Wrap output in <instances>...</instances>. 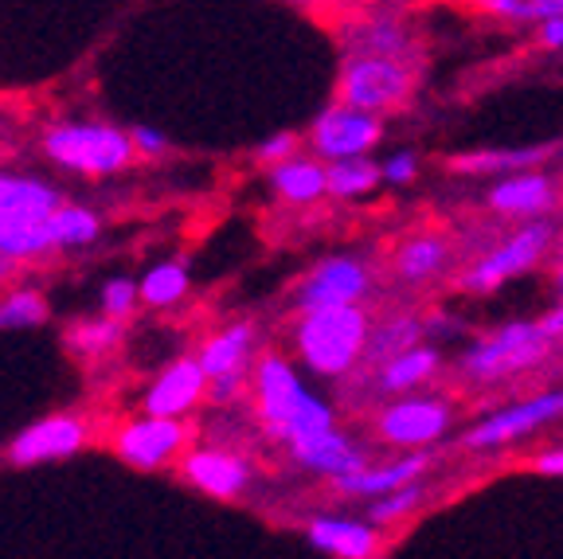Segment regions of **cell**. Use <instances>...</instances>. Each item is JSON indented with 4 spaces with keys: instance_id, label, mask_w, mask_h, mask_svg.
<instances>
[{
    "instance_id": "cell-19",
    "label": "cell",
    "mask_w": 563,
    "mask_h": 559,
    "mask_svg": "<svg viewBox=\"0 0 563 559\" xmlns=\"http://www.w3.org/2000/svg\"><path fill=\"white\" fill-rule=\"evenodd\" d=\"M555 204V184L548 173L537 168H512L501 173V180L489 188V208L501 211V216H544Z\"/></svg>"
},
{
    "instance_id": "cell-13",
    "label": "cell",
    "mask_w": 563,
    "mask_h": 559,
    "mask_svg": "<svg viewBox=\"0 0 563 559\" xmlns=\"http://www.w3.org/2000/svg\"><path fill=\"white\" fill-rule=\"evenodd\" d=\"M90 438V427L79 415H47V419L24 427L9 446V458L16 465H44L59 458L79 454Z\"/></svg>"
},
{
    "instance_id": "cell-1",
    "label": "cell",
    "mask_w": 563,
    "mask_h": 559,
    "mask_svg": "<svg viewBox=\"0 0 563 559\" xmlns=\"http://www.w3.org/2000/svg\"><path fill=\"white\" fill-rule=\"evenodd\" d=\"M419 44L411 28L391 4L352 12V28L344 35V63L336 79V102L361 106L372 114H391L415 95L419 83Z\"/></svg>"
},
{
    "instance_id": "cell-10",
    "label": "cell",
    "mask_w": 563,
    "mask_h": 559,
    "mask_svg": "<svg viewBox=\"0 0 563 559\" xmlns=\"http://www.w3.org/2000/svg\"><path fill=\"white\" fill-rule=\"evenodd\" d=\"M560 419H563L560 387H555V392H537V395H528V399L509 403L501 412L485 415L482 423H474V427L462 435V446H470V450H497V446H509L525 435H537V430L552 427V423H560Z\"/></svg>"
},
{
    "instance_id": "cell-20",
    "label": "cell",
    "mask_w": 563,
    "mask_h": 559,
    "mask_svg": "<svg viewBox=\"0 0 563 559\" xmlns=\"http://www.w3.org/2000/svg\"><path fill=\"white\" fill-rule=\"evenodd\" d=\"M290 458L309 473H325L329 481L333 478H344V473H356L368 465V454H364L361 446L352 442L349 435L341 430H325V435L309 438V442H298L290 446Z\"/></svg>"
},
{
    "instance_id": "cell-27",
    "label": "cell",
    "mask_w": 563,
    "mask_h": 559,
    "mask_svg": "<svg viewBox=\"0 0 563 559\" xmlns=\"http://www.w3.org/2000/svg\"><path fill=\"white\" fill-rule=\"evenodd\" d=\"M137 289H141V302H145V306H153V309L176 306V302L188 294V266L176 263V259L173 263H157L145 278L137 282Z\"/></svg>"
},
{
    "instance_id": "cell-30",
    "label": "cell",
    "mask_w": 563,
    "mask_h": 559,
    "mask_svg": "<svg viewBox=\"0 0 563 559\" xmlns=\"http://www.w3.org/2000/svg\"><path fill=\"white\" fill-rule=\"evenodd\" d=\"M47 321V302L40 289H9L0 297V329H35Z\"/></svg>"
},
{
    "instance_id": "cell-33",
    "label": "cell",
    "mask_w": 563,
    "mask_h": 559,
    "mask_svg": "<svg viewBox=\"0 0 563 559\" xmlns=\"http://www.w3.org/2000/svg\"><path fill=\"white\" fill-rule=\"evenodd\" d=\"M141 302V289L137 282L130 278H110L102 286V314L106 317H118V321H130L133 306Z\"/></svg>"
},
{
    "instance_id": "cell-34",
    "label": "cell",
    "mask_w": 563,
    "mask_h": 559,
    "mask_svg": "<svg viewBox=\"0 0 563 559\" xmlns=\"http://www.w3.org/2000/svg\"><path fill=\"white\" fill-rule=\"evenodd\" d=\"M415 173H419V157H415V153H391V157L379 165L384 184H407V180H415Z\"/></svg>"
},
{
    "instance_id": "cell-26",
    "label": "cell",
    "mask_w": 563,
    "mask_h": 559,
    "mask_svg": "<svg viewBox=\"0 0 563 559\" xmlns=\"http://www.w3.org/2000/svg\"><path fill=\"white\" fill-rule=\"evenodd\" d=\"M548 157V149H482V153H462L450 157L454 173H512V168H528Z\"/></svg>"
},
{
    "instance_id": "cell-3",
    "label": "cell",
    "mask_w": 563,
    "mask_h": 559,
    "mask_svg": "<svg viewBox=\"0 0 563 559\" xmlns=\"http://www.w3.org/2000/svg\"><path fill=\"white\" fill-rule=\"evenodd\" d=\"M372 321L361 309V302H344V306H313L301 309L298 329H294V349L298 360L313 376H349L368 352Z\"/></svg>"
},
{
    "instance_id": "cell-11",
    "label": "cell",
    "mask_w": 563,
    "mask_h": 559,
    "mask_svg": "<svg viewBox=\"0 0 563 559\" xmlns=\"http://www.w3.org/2000/svg\"><path fill=\"white\" fill-rule=\"evenodd\" d=\"M208 372V395L216 403H231L243 395L246 372L255 368V325L235 321L228 329L211 332L203 341L200 357H196Z\"/></svg>"
},
{
    "instance_id": "cell-22",
    "label": "cell",
    "mask_w": 563,
    "mask_h": 559,
    "mask_svg": "<svg viewBox=\"0 0 563 559\" xmlns=\"http://www.w3.org/2000/svg\"><path fill=\"white\" fill-rule=\"evenodd\" d=\"M439 364H442L439 349H431V344H422V341L411 344V349L384 360V368H379V392H387V395L415 392V387H422L439 372Z\"/></svg>"
},
{
    "instance_id": "cell-16",
    "label": "cell",
    "mask_w": 563,
    "mask_h": 559,
    "mask_svg": "<svg viewBox=\"0 0 563 559\" xmlns=\"http://www.w3.org/2000/svg\"><path fill=\"white\" fill-rule=\"evenodd\" d=\"M203 395H208V372H203V364L196 357H185V360H173L153 380L141 407L150 415H176V419H185L188 412H196V403Z\"/></svg>"
},
{
    "instance_id": "cell-6",
    "label": "cell",
    "mask_w": 563,
    "mask_h": 559,
    "mask_svg": "<svg viewBox=\"0 0 563 559\" xmlns=\"http://www.w3.org/2000/svg\"><path fill=\"white\" fill-rule=\"evenodd\" d=\"M552 332L540 321H512L505 329L489 332L474 349L462 357V372L474 384H497V380L520 376L528 368H537L540 360L552 352Z\"/></svg>"
},
{
    "instance_id": "cell-25",
    "label": "cell",
    "mask_w": 563,
    "mask_h": 559,
    "mask_svg": "<svg viewBox=\"0 0 563 559\" xmlns=\"http://www.w3.org/2000/svg\"><path fill=\"white\" fill-rule=\"evenodd\" d=\"M325 173H329V196H336V200H361V196H368L376 184H384L379 165L368 157L329 161Z\"/></svg>"
},
{
    "instance_id": "cell-41",
    "label": "cell",
    "mask_w": 563,
    "mask_h": 559,
    "mask_svg": "<svg viewBox=\"0 0 563 559\" xmlns=\"http://www.w3.org/2000/svg\"><path fill=\"white\" fill-rule=\"evenodd\" d=\"M555 278H560V286H563V263H560V271H555Z\"/></svg>"
},
{
    "instance_id": "cell-29",
    "label": "cell",
    "mask_w": 563,
    "mask_h": 559,
    "mask_svg": "<svg viewBox=\"0 0 563 559\" xmlns=\"http://www.w3.org/2000/svg\"><path fill=\"white\" fill-rule=\"evenodd\" d=\"M122 341V321L118 317H98V321H79L67 332V344L75 357H102Z\"/></svg>"
},
{
    "instance_id": "cell-8",
    "label": "cell",
    "mask_w": 563,
    "mask_h": 559,
    "mask_svg": "<svg viewBox=\"0 0 563 559\" xmlns=\"http://www.w3.org/2000/svg\"><path fill=\"white\" fill-rule=\"evenodd\" d=\"M192 446V427L176 415H141L118 427L114 454L133 470H165Z\"/></svg>"
},
{
    "instance_id": "cell-37",
    "label": "cell",
    "mask_w": 563,
    "mask_h": 559,
    "mask_svg": "<svg viewBox=\"0 0 563 559\" xmlns=\"http://www.w3.org/2000/svg\"><path fill=\"white\" fill-rule=\"evenodd\" d=\"M537 44L548 52H563V17H548L537 24Z\"/></svg>"
},
{
    "instance_id": "cell-12",
    "label": "cell",
    "mask_w": 563,
    "mask_h": 559,
    "mask_svg": "<svg viewBox=\"0 0 563 559\" xmlns=\"http://www.w3.org/2000/svg\"><path fill=\"white\" fill-rule=\"evenodd\" d=\"M384 138V118L361 110V106L336 102L321 110L309 130V145L321 161H344V157H368Z\"/></svg>"
},
{
    "instance_id": "cell-5",
    "label": "cell",
    "mask_w": 563,
    "mask_h": 559,
    "mask_svg": "<svg viewBox=\"0 0 563 559\" xmlns=\"http://www.w3.org/2000/svg\"><path fill=\"white\" fill-rule=\"evenodd\" d=\"M44 153L67 173L114 176L125 173L137 157L133 138L106 122H59L44 133Z\"/></svg>"
},
{
    "instance_id": "cell-23",
    "label": "cell",
    "mask_w": 563,
    "mask_h": 559,
    "mask_svg": "<svg viewBox=\"0 0 563 559\" xmlns=\"http://www.w3.org/2000/svg\"><path fill=\"white\" fill-rule=\"evenodd\" d=\"M457 4L505 28H532L548 17H563V0H457Z\"/></svg>"
},
{
    "instance_id": "cell-4",
    "label": "cell",
    "mask_w": 563,
    "mask_h": 559,
    "mask_svg": "<svg viewBox=\"0 0 563 559\" xmlns=\"http://www.w3.org/2000/svg\"><path fill=\"white\" fill-rule=\"evenodd\" d=\"M63 204L59 188L40 176L0 173V254L16 263L55 251L47 219Z\"/></svg>"
},
{
    "instance_id": "cell-18",
    "label": "cell",
    "mask_w": 563,
    "mask_h": 559,
    "mask_svg": "<svg viewBox=\"0 0 563 559\" xmlns=\"http://www.w3.org/2000/svg\"><path fill=\"white\" fill-rule=\"evenodd\" d=\"M431 470V454L427 450H407L404 458L384 465H364L356 473H344V478H333V490L341 497H379V493H391L399 485H411V481H422V473Z\"/></svg>"
},
{
    "instance_id": "cell-35",
    "label": "cell",
    "mask_w": 563,
    "mask_h": 559,
    "mask_svg": "<svg viewBox=\"0 0 563 559\" xmlns=\"http://www.w3.org/2000/svg\"><path fill=\"white\" fill-rule=\"evenodd\" d=\"M298 153V138L294 133H274L271 141H263V145L255 149V157L263 161V165H278V161L294 157Z\"/></svg>"
},
{
    "instance_id": "cell-17",
    "label": "cell",
    "mask_w": 563,
    "mask_h": 559,
    "mask_svg": "<svg viewBox=\"0 0 563 559\" xmlns=\"http://www.w3.org/2000/svg\"><path fill=\"white\" fill-rule=\"evenodd\" d=\"M306 540L317 551L336 559H372L384 551L379 544V525L356 520V516H313L306 525Z\"/></svg>"
},
{
    "instance_id": "cell-14",
    "label": "cell",
    "mask_w": 563,
    "mask_h": 559,
    "mask_svg": "<svg viewBox=\"0 0 563 559\" xmlns=\"http://www.w3.org/2000/svg\"><path fill=\"white\" fill-rule=\"evenodd\" d=\"M372 286V274L361 259L352 254H333L325 263H317L306 278L298 282V309L313 306H344V302H361Z\"/></svg>"
},
{
    "instance_id": "cell-9",
    "label": "cell",
    "mask_w": 563,
    "mask_h": 559,
    "mask_svg": "<svg viewBox=\"0 0 563 559\" xmlns=\"http://www.w3.org/2000/svg\"><path fill=\"white\" fill-rule=\"evenodd\" d=\"M454 423V407L434 395H411L404 392L396 403H387L376 419V435L384 446H399V450H427L439 442Z\"/></svg>"
},
{
    "instance_id": "cell-32",
    "label": "cell",
    "mask_w": 563,
    "mask_h": 559,
    "mask_svg": "<svg viewBox=\"0 0 563 559\" xmlns=\"http://www.w3.org/2000/svg\"><path fill=\"white\" fill-rule=\"evenodd\" d=\"M422 501V481H411V485H399L391 493H379L372 497V508H368V520L372 525H399L404 516L415 513V505Z\"/></svg>"
},
{
    "instance_id": "cell-39",
    "label": "cell",
    "mask_w": 563,
    "mask_h": 559,
    "mask_svg": "<svg viewBox=\"0 0 563 559\" xmlns=\"http://www.w3.org/2000/svg\"><path fill=\"white\" fill-rule=\"evenodd\" d=\"M532 470L544 473V478H563V446H552V450L532 458Z\"/></svg>"
},
{
    "instance_id": "cell-21",
    "label": "cell",
    "mask_w": 563,
    "mask_h": 559,
    "mask_svg": "<svg viewBox=\"0 0 563 559\" xmlns=\"http://www.w3.org/2000/svg\"><path fill=\"white\" fill-rule=\"evenodd\" d=\"M271 188L286 204H317L321 196H329V173L325 161L317 157H286L278 165H271Z\"/></svg>"
},
{
    "instance_id": "cell-7",
    "label": "cell",
    "mask_w": 563,
    "mask_h": 559,
    "mask_svg": "<svg viewBox=\"0 0 563 559\" xmlns=\"http://www.w3.org/2000/svg\"><path fill=\"white\" fill-rule=\"evenodd\" d=\"M552 243H555V228L548 219L532 216L520 231H512V235L501 239L493 251H485L482 259L462 274V286H466L470 294H493V289H501L509 278L532 271V266L552 251Z\"/></svg>"
},
{
    "instance_id": "cell-2",
    "label": "cell",
    "mask_w": 563,
    "mask_h": 559,
    "mask_svg": "<svg viewBox=\"0 0 563 559\" xmlns=\"http://www.w3.org/2000/svg\"><path fill=\"white\" fill-rule=\"evenodd\" d=\"M251 392H255V412L263 419L266 435L278 438L286 450L336 427L333 407L317 392H309L306 380L298 376V368L278 352H263L255 360Z\"/></svg>"
},
{
    "instance_id": "cell-31",
    "label": "cell",
    "mask_w": 563,
    "mask_h": 559,
    "mask_svg": "<svg viewBox=\"0 0 563 559\" xmlns=\"http://www.w3.org/2000/svg\"><path fill=\"white\" fill-rule=\"evenodd\" d=\"M419 337H422V325L415 321V317H396V321H384L379 329H372L368 352H364V357L387 360V357H396V352L411 349V344H419Z\"/></svg>"
},
{
    "instance_id": "cell-38",
    "label": "cell",
    "mask_w": 563,
    "mask_h": 559,
    "mask_svg": "<svg viewBox=\"0 0 563 559\" xmlns=\"http://www.w3.org/2000/svg\"><path fill=\"white\" fill-rule=\"evenodd\" d=\"M321 9H344V12H356V9H372V4H391V9H407V4H422V0H313Z\"/></svg>"
},
{
    "instance_id": "cell-24",
    "label": "cell",
    "mask_w": 563,
    "mask_h": 559,
    "mask_svg": "<svg viewBox=\"0 0 563 559\" xmlns=\"http://www.w3.org/2000/svg\"><path fill=\"white\" fill-rule=\"evenodd\" d=\"M446 259H450V243L442 235H431V231L427 235H411L396 251V274L407 282H427L446 266Z\"/></svg>"
},
{
    "instance_id": "cell-28",
    "label": "cell",
    "mask_w": 563,
    "mask_h": 559,
    "mask_svg": "<svg viewBox=\"0 0 563 559\" xmlns=\"http://www.w3.org/2000/svg\"><path fill=\"white\" fill-rule=\"evenodd\" d=\"M47 228H52L55 246H87L102 231V219L90 208H79V204H59L47 219Z\"/></svg>"
},
{
    "instance_id": "cell-15",
    "label": "cell",
    "mask_w": 563,
    "mask_h": 559,
    "mask_svg": "<svg viewBox=\"0 0 563 559\" xmlns=\"http://www.w3.org/2000/svg\"><path fill=\"white\" fill-rule=\"evenodd\" d=\"M180 473L188 485L216 501H235L251 485V465L231 450H216V446H188L180 454Z\"/></svg>"
},
{
    "instance_id": "cell-40",
    "label": "cell",
    "mask_w": 563,
    "mask_h": 559,
    "mask_svg": "<svg viewBox=\"0 0 563 559\" xmlns=\"http://www.w3.org/2000/svg\"><path fill=\"white\" fill-rule=\"evenodd\" d=\"M12 271H16V259H9V254H0V286L12 278Z\"/></svg>"
},
{
    "instance_id": "cell-36",
    "label": "cell",
    "mask_w": 563,
    "mask_h": 559,
    "mask_svg": "<svg viewBox=\"0 0 563 559\" xmlns=\"http://www.w3.org/2000/svg\"><path fill=\"white\" fill-rule=\"evenodd\" d=\"M130 138H133V149H137L141 157H157V153H165V145H168L165 133L153 130V125H133Z\"/></svg>"
}]
</instances>
